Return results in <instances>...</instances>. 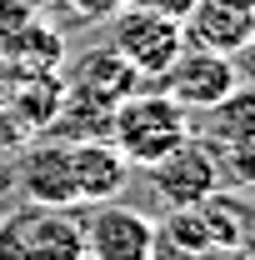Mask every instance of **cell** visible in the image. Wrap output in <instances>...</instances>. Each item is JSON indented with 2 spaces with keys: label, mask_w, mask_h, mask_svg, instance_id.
<instances>
[{
  "label": "cell",
  "mask_w": 255,
  "mask_h": 260,
  "mask_svg": "<svg viewBox=\"0 0 255 260\" xmlns=\"http://www.w3.org/2000/svg\"><path fill=\"white\" fill-rule=\"evenodd\" d=\"M5 225L20 240L25 260H85L80 205H35V200H25L20 210L5 215Z\"/></svg>",
  "instance_id": "cell-4"
},
{
  "label": "cell",
  "mask_w": 255,
  "mask_h": 260,
  "mask_svg": "<svg viewBox=\"0 0 255 260\" xmlns=\"http://www.w3.org/2000/svg\"><path fill=\"white\" fill-rule=\"evenodd\" d=\"M70 150V180H75V205H100L125 190L130 160L110 140H65Z\"/></svg>",
  "instance_id": "cell-7"
},
{
  "label": "cell",
  "mask_w": 255,
  "mask_h": 260,
  "mask_svg": "<svg viewBox=\"0 0 255 260\" xmlns=\"http://www.w3.org/2000/svg\"><path fill=\"white\" fill-rule=\"evenodd\" d=\"M220 5H230V10H245V15H255V0H220Z\"/></svg>",
  "instance_id": "cell-20"
},
{
  "label": "cell",
  "mask_w": 255,
  "mask_h": 260,
  "mask_svg": "<svg viewBox=\"0 0 255 260\" xmlns=\"http://www.w3.org/2000/svg\"><path fill=\"white\" fill-rule=\"evenodd\" d=\"M225 260H255V230H245V235L225 250Z\"/></svg>",
  "instance_id": "cell-19"
},
{
  "label": "cell",
  "mask_w": 255,
  "mask_h": 260,
  "mask_svg": "<svg viewBox=\"0 0 255 260\" xmlns=\"http://www.w3.org/2000/svg\"><path fill=\"white\" fill-rule=\"evenodd\" d=\"M205 125L200 140L210 150H230V145H255V90L250 85H235L225 100H215L210 110H200Z\"/></svg>",
  "instance_id": "cell-11"
},
{
  "label": "cell",
  "mask_w": 255,
  "mask_h": 260,
  "mask_svg": "<svg viewBox=\"0 0 255 260\" xmlns=\"http://www.w3.org/2000/svg\"><path fill=\"white\" fill-rule=\"evenodd\" d=\"M195 210H200V220H205V230H210V245H215L220 255L235 245V240H240V235H245V230H255V210L245 205V200L225 195V190L205 195Z\"/></svg>",
  "instance_id": "cell-13"
},
{
  "label": "cell",
  "mask_w": 255,
  "mask_h": 260,
  "mask_svg": "<svg viewBox=\"0 0 255 260\" xmlns=\"http://www.w3.org/2000/svg\"><path fill=\"white\" fill-rule=\"evenodd\" d=\"M110 45L135 65L140 80H160L165 65L185 50V35L175 15H160V10H140V5H120L110 15Z\"/></svg>",
  "instance_id": "cell-2"
},
{
  "label": "cell",
  "mask_w": 255,
  "mask_h": 260,
  "mask_svg": "<svg viewBox=\"0 0 255 260\" xmlns=\"http://www.w3.org/2000/svg\"><path fill=\"white\" fill-rule=\"evenodd\" d=\"M145 80L135 75V65L115 50V45H95V50H85L80 60L70 65V80H65V90H75V95L85 100H100V105H115V100H125L130 90H140Z\"/></svg>",
  "instance_id": "cell-8"
},
{
  "label": "cell",
  "mask_w": 255,
  "mask_h": 260,
  "mask_svg": "<svg viewBox=\"0 0 255 260\" xmlns=\"http://www.w3.org/2000/svg\"><path fill=\"white\" fill-rule=\"evenodd\" d=\"M15 180L25 200L35 205H75V180H70V150L65 140H45V145H30L20 165H15Z\"/></svg>",
  "instance_id": "cell-9"
},
{
  "label": "cell",
  "mask_w": 255,
  "mask_h": 260,
  "mask_svg": "<svg viewBox=\"0 0 255 260\" xmlns=\"http://www.w3.org/2000/svg\"><path fill=\"white\" fill-rule=\"evenodd\" d=\"M0 260H25V250H20V240L10 235V225L0 220Z\"/></svg>",
  "instance_id": "cell-18"
},
{
  "label": "cell",
  "mask_w": 255,
  "mask_h": 260,
  "mask_svg": "<svg viewBox=\"0 0 255 260\" xmlns=\"http://www.w3.org/2000/svg\"><path fill=\"white\" fill-rule=\"evenodd\" d=\"M150 260H225V255H210V250H185V245H175V240H160L155 235V250Z\"/></svg>",
  "instance_id": "cell-16"
},
{
  "label": "cell",
  "mask_w": 255,
  "mask_h": 260,
  "mask_svg": "<svg viewBox=\"0 0 255 260\" xmlns=\"http://www.w3.org/2000/svg\"><path fill=\"white\" fill-rule=\"evenodd\" d=\"M180 35L195 50H210V55H235L240 45H250V15L245 10H230L220 0H195L190 10L180 15Z\"/></svg>",
  "instance_id": "cell-10"
},
{
  "label": "cell",
  "mask_w": 255,
  "mask_h": 260,
  "mask_svg": "<svg viewBox=\"0 0 255 260\" xmlns=\"http://www.w3.org/2000/svg\"><path fill=\"white\" fill-rule=\"evenodd\" d=\"M120 5H125V0H60V10L75 25H100V20H110Z\"/></svg>",
  "instance_id": "cell-15"
},
{
  "label": "cell",
  "mask_w": 255,
  "mask_h": 260,
  "mask_svg": "<svg viewBox=\"0 0 255 260\" xmlns=\"http://www.w3.org/2000/svg\"><path fill=\"white\" fill-rule=\"evenodd\" d=\"M190 110H180L175 100L155 90L150 80L140 85V90H130L125 100H115L110 105V145L125 155L130 165H145L160 160L170 145H180L185 135H190V120H185Z\"/></svg>",
  "instance_id": "cell-1"
},
{
  "label": "cell",
  "mask_w": 255,
  "mask_h": 260,
  "mask_svg": "<svg viewBox=\"0 0 255 260\" xmlns=\"http://www.w3.org/2000/svg\"><path fill=\"white\" fill-rule=\"evenodd\" d=\"M80 225H85V260H150L155 250V220L120 200L90 205Z\"/></svg>",
  "instance_id": "cell-5"
},
{
  "label": "cell",
  "mask_w": 255,
  "mask_h": 260,
  "mask_svg": "<svg viewBox=\"0 0 255 260\" xmlns=\"http://www.w3.org/2000/svg\"><path fill=\"white\" fill-rule=\"evenodd\" d=\"M60 100H65V80L55 70H25V80H10V110L25 130L55 125Z\"/></svg>",
  "instance_id": "cell-12"
},
{
  "label": "cell",
  "mask_w": 255,
  "mask_h": 260,
  "mask_svg": "<svg viewBox=\"0 0 255 260\" xmlns=\"http://www.w3.org/2000/svg\"><path fill=\"white\" fill-rule=\"evenodd\" d=\"M150 85L165 90L180 110H210L215 100H225L240 85V75H235V60H230V55H210V50L185 45L175 60L165 65V75L150 80Z\"/></svg>",
  "instance_id": "cell-6"
},
{
  "label": "cell",
  "mask_w": 255,
  "mask_h": 260,
  "mask_svg": "<svg viewBox=\"0 0 255 260\" xmlns=\"http://www.w3.org/2000/svg\"><path fill=\"white\" fill-rule=\"evenodd\" d=\"M215 160H220V185H230V190H255V145L215 150Z\"/></svg>",
  "instance_id": "cell-14"
},
{
  "label": "cell",
  "mask_w": 255,
  "mask_h": 260,
  "mask_svg": "<svg viewBox=\"0 0 255 260\" xmlns=\"http://www.w3.org/2000/svg\"><path fill=\"white\" fill-rule=\"evenodd\" d=\"M145 170H150V190L160 195L165 210L200 205L205 195L220 190V160H215V150H210L195 130L180 140V145H170L160 160H150Z\"/></svg>",
  "instance_id": "cell-3"
},
{
  "label": "cell",
  "mask_w": 255,
  "mask_h": 260,
  "mask_svg": "<svg viewBox=\"0 0 255 260\" xmlns=\"http://www.w3.org/2000/svg\"><path fill=\"white\" fill-rule=\"evenodd\" d=\"M125 5H140V10H160V15H175V20H180V15L190 10L195 0H125Z\"/></svg>",
  "instance_id": "cell-17"
},
{
  "label": "cell",
  "mask_w": 255,
  "mask_h": 260,
  "mask_svg": "<svg viewBox=\"0 0 255 260\" xmlns=\"http://www.w3.org/2000/svg\"><path fill=\"white\" fill-rule=\"evenodd\" d=\"M250 210H255V205H250Z\"/></svg>",
  "instance_id": "cell-21"
}]
</instances>
